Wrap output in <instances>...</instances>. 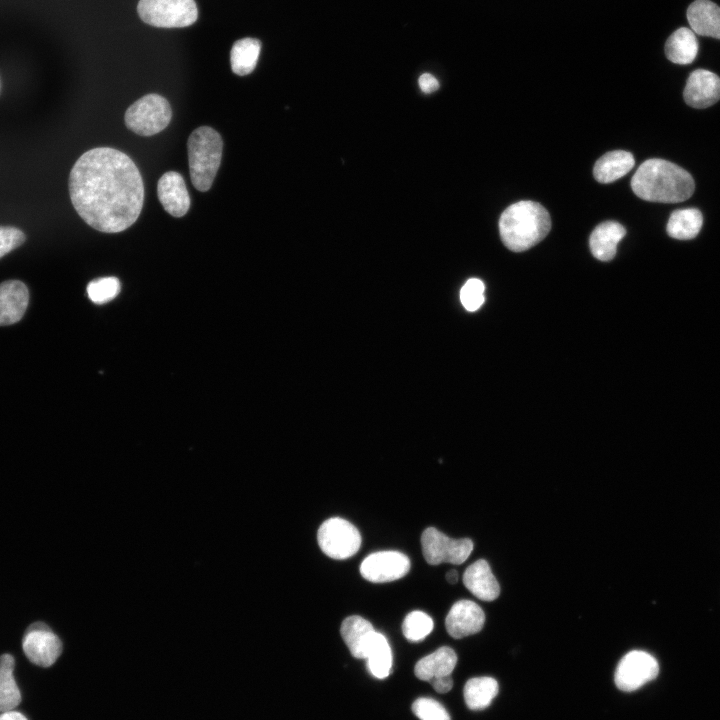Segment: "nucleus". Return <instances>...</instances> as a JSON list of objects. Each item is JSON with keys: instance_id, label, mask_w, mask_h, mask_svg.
<instances>
[{"instance_id": "bb28decb", "label": "nucleus", "mask_w": 720, "mask_h": 720, "mask_svg": "<svg viewBox=\"0 0 720 720\" xmlns=\"http://www.w3.org/2000/svg\"><path fill=\"white\" fill-rule=\"evenodd\" d=\"M367 665L373 676L384 679L390 674L392 653L386 637L377 632L376 637L368 651Z\"/></svg>"}, {"instance_id": "f3484780", "label": "nucleus", "mask_w": 720, "mask_h": 720, "mask_svg": "<svg viewBox=\"0 0 720 720\" xmlns=\"http://www.w3.org/2000/svg\"><path fill=\"white\" fill-rule=\"evenodd\" d=\"M464 586L478 599L493 601L500 594V586L488 562L479 559L467 567L463 574Z\"/></svg>"}, {"instance_id": "412c9836", "label": "nucleus", "mask_w": 720, "mask_h": 720, "mask_svg": "<svg viewBox=\"0 0 720 720\" xmlns=\"http://www.w3.org/2000/svg\"><path fill=\"white\" fill-rule=\"evenodd\" d=\"M635 164L633 155L624 150H614L600 157L593 169L594 178L600 183H611L626 175Z\"/></svg>"}, {"instance_id": "5701e85b", "label": "nucleus", "mask_w": 720, "mask_h": 720, "mask_svg": "<svg viewBox=\"0 0 720 720\" xmlns=\"http://www.w3.org/2000/svg\"><path fill=\"white\" fill-rule=\"evenodd\" d=\"M703 224V216L696 208L678 209L671 213L667 222L668 235L678 240L695 238Z\"/></svg>"}, {"instance_id": "4468645a", "label": "nucleus", "mask_w": 720, "mask_h": 720, "mask_svg": "<svg viewBox=\"0 0 720 720\" xmlns=\"http://www.w3.org/2000/svg\"><path fill=\"white\" fill-rule=\"evenodd\" d=\"M158 198L164 209L174 217L184 216L190 208V196L181 174L164 173L157 184Z\"/></svg>"}, {"instance_id": "2eb2a0df", "label": "nucleus", "mask_w": 720, "mask_h": 720, "mask_svg": "<svg viewBox=\"0 0 720 720\" xmlns=\"http://www.w3.org/2000/svg\"><path fill=\"white\" fill-rule=\"evenodd\" d=\"M29 302L26 285L19 280H7L0 284V326L18 322Z\"/></svg>"}, {"instance_id": "c9c22d12", "label": "nucleus", "mask_w": 720, "mask_h": 720, "mask_svg": "<svg viewBox=\"0 0 720 720\" xmlns=\"http://www.w3.org/2000/svg\"><path fill=\"white\" fill-rule=\"evenodd\" d=\"M446 580L450 584H455L458 581V572L456 570H450L446 573Z\"/></svg>"}, {"instance_id": "7ed1b4c3", "label": "nucleus", "mask_w": 720, "mask_h": 720, "mask_svg": "<svg viewBox=\"0 0 720 720\" xmlns=\"http://www.w3.org/2000/svg\"><path fill=\"white\" fill-rule=\"evenodd\" d=\"M551 229L548 211L539 203L523 200L507 207L499 219L503 244L513 252H523L543 240Z\"/></svg>"}, {"instance_id": "2f4dec72", "label": "nucleus", "mask_w": 720, "mask_h": 720, "mask_svg": "<svg viewBox=\"0 0 720 720\" xmlns=\"http://www.w3.org/2000/svg\"><path fill=\"white\" fill-rule=\"evenodd\" d=\"M22 230L11 226H0V258L25 242Z\"/></svg>"}, {"instance_id": "a211bd4d", "label": "nucleus", "mask_w": 720, "mask_h": 720, "mask_svg": "<svg viewBox=\"0 0 720 720\" xmlns=\"http://www.w3.org/2000/svg\"><path fill=\"white\" fill-rule=\"evenodd\" d=\"M625 235V228L616 221L600 223L590 235L591 253L598 260L610 261L616 255L617 245Z\"/></svg>"}, {"instance_id": "423d86ee", "label": "nucleus", "mask_w": 720, "mask_h": 720, "mask_svg": "<svg viewBox=\"0 0 720 720\" xmlns=\"http://www.w3.org/2000/svg\"><path fill=\"white\" fill-rule=\"evenodd\" d=\"M137 11L145 23L163 28L186 27L198 18L194 0H139Z\"/></svg>"}, {"instance_id": "f03ea898", "label": "nucleus", "mask_w": 720, "mask_h": 720, "mask_svg": "<svg viewBox=\"0 0 720 720\" xmlns=\"http://www.w3.org/2000/svg\"><path fill=\"white\" fill-rule=\"evenodd\" d=\"M631 188L645 201L678 203L692 196L695 183L690 173L680 166L653 158L639 166L631 179Z\"/></svg>"}, {"instance_id": "4be33fe9", "label": "nucleus", "mask_w": 720, "mask_h": 720, "mask_svg": "<svg viewBox=\"0 0 720 720\" xmlns=\"http://www.w3.org/2000/svg\"><path fill=\"white\" fill-rule=\"evenodd\" d=\"M697 53L698 41L695 33L689 28L677 29L666 41L665 54L675 64H690L696 58Z\"/></svg>"}, {"instance_id": "393cba45", "label": "nucleus", "mask_w": 720, "mask_h": 720, "mask_svg": "<svg viewBox=\"0 0 720 720\" xmlns=\"http://www.w3.org/2000/svg\"><path fill=\"white\" fill-rule=\"evenodd\" d=\"M261 50V42L255 38L237 40L230 52L232 71L240 76L250 74L256 67Z\"/></svg>"}, {"instance_id": "a878e982", "label": "nucleus", "mask_w": 720, "mask_h": 720, "mask_svg": "<svg viewBox=\"0 0 720 720\" xmlns=\"http://www.w3.org/2000/svg\"><path fill=\"white\" fill-rule=\"evenodd\" d=\"M498 694V683L491 677H476L467 681L464 699L469 709L478 711L487 708Z\"/></svg>"}, {"instance_id": "6ab92c4d", "label": "nucleus", "mask_w": 720, "mask_h": 720, "mask_svg": "<svg viewBox=\"0 0 720 720\" xmlns=\"http://www.w3.org/2000/svg\"><path fill=\"white\" fill-rule=\"evenodd\" d=\"M691 30L702 36L720 39V7L710 0H695L687 9Z\"/></svg>"}, {"instance_id": "c85d7f7f", "label": "nucleus", "mask_w": 720, "mask_h": 720, "mask_svg": "<svg viewBox=\"0 0 720 720\" xmlns=\"http://www.w3.org/2000/svg\"><path fill=\"white\" fill-rule=\"evenodd\" d=\"M120 282L115 277H104L91 281L87 286L90 300L96 304H103L114 299L120 292Z\"/></svg>"}, {"instance_id": "f704fd0d", "label": "nucleus", "mask_w": 720, "mask_h": 720, "mask_svg": "<svg viewBox=\"0 0 720 720\" xmlns=\"http://www.w3.org/2000/svg\"><path fill=\"white\" fill-rule=\"evenodd\" d=\"M0 720H27V718L15 710L0 713Z\"/></svg>"}, {"instance_id": "6e6552de", "label": "nucleus", "mask_w": 720, "mask_h": 720, "mask_svg": "<svg viewBox=\"0 0 720 720\" xmlns=\"http://www.w3.org/2000/svg\"><path fill=\"white\" fill-rule=\"evenodd\" d=\"M422 553L430 565L441 563L462 564L473 550V542L469 538L453 539L437 530L428 527L421 536Z\"/></svg>"}, {"instance_id": "9d476101", "label": "nucleus", "mask_w": 720, "mask_h": 720, "mask_svg": "<svg viewBox=\"0 0 720 720\" xmlns=\"http://www.w3.org/2000/svg\"><path fill=\"white\" fill-rule=\"evenodd\" d=\"M23 651L35 665L49 667L53 665L62 652L59 637L44 623H34L23 637Z\"/></svg>"}, {"instance_id": "dca6fc26", "label": "nucleus", "mask_w": 720, "mask_h": 720, "mask_svg": "<svg viewBox=\"0 0 720 720\" xmlns=\"http://www.w3.org/2000/svg\"><path fill=\"white\" fill-rule=\"evenodd\" d=\"M340 633L352 656L361 659H366L377 634L368 620L357 615L344 619Z\"/></svg>"}, {"instance_id": "1a4fd4ad", "label": "nucleus", "mask_w": 720, "mask_h": 720, "mask_svg": "<svg viewBox=\"0 0 720 720\" xmlns=\"http://www.w3.org/2000/svg\"><path fill=\"white\" fill-rule=\"evenodd\" d=\"M659 665L649 653L633 650L623 656L615 671V684L625 692L639 689L657 677Z\"/></svg>"}, {"instance_id": "20e7f679", "label": "nucleus", "mask_w": 720, "mask_h": 720, "mask_svg": "<svg viewBox=\"0 0 720 720\" xmlns=\"http://www.w3.org/2000/svg\"><path fill=\"white\" fill-rule=\"evenodd\" d=\"M187 148L192 184L199 191H207L221 163L222 138L213 128L202 126L190 134Z\"/></svg>"}, {"instance_id": "39448f33", "label": "nucleus", "mask_w": 720, "mask_h": 720, "mask_svg": "<svg viewBox=\"0 0 720 720\" xmlns=\"http://www.w3.org/2000/svg\"><path fill=\"white\" fill-rule=\"evenodd\" d=\"M171 117L169 102L158 94H148L127 109L125 124L138 135L151 136L165 129Z\"/></svg>"}, {"instance_id": "72a5a7b5", "label": "nucleus", "mask_w": 720, "mask_h": 720, "mask_svg": "<svg viewBox=\"0 0 720 720\" xmlns=\"http://www.w3.org/2000/svg\"><path fill=\"white\" fill-rule=\"evenodd\" d=\"M429 682L431 683L435 691L438 693H447L451 690L453 686V680L451 675L436 677Z\"/></svg>"}, {"instance_id": "9b49d317", "label": "nucleus", "mask_w": 720, "mask_h": 720, "mask_svg": "<svg viewBox=\"0 0 720 720\" xmlns=\"http://www.w3.org/2000/svg\"><path fill=\"white\" fill-rule=\"evenodd\" d=\"M409 569V558L398 551L372 553L360 565L362 577L374 583H385L400 579L409 572Z\"/></svg>"}, {"instance_id": "aec40b11", "label": "nucleus", "mask_w": 720, "mask_h": 720, "mask_svg": "<svg viewBox=\"0 0 720 720\" xmlns=\"http://www.w3.org/2000/svg\"><path fill=\"white\" fill-rule=\"evenodd\" d=\"M457 663L453 649L444 646L420 659L414 668L417 678L431 681L433 678L451 675Z\"/></svg>"}, {"instance_id": "7c9ffc66", "label": "nucleus", "mask_w": 720, "mask_h": 720, "mask_svg": "<svg viewBox=\"0 0 720 720\" xmlns=\"http://www.w3.org/2000/svg\"><path fill=\"white\" fill-rule=\"evenodd\" d=\"M412 711L420 720H450L446 709L430 698H419L414 701Z\"/></svg>"}, {"instance_id": "b1692460", "label": "nucleus", "mask_w": 720, "mask_h": 720, "mask_svg": "<svg viewBox=\"0 0 720 720\" xmlns=\"http://www.w3.org/2000/svg\"><path fill=\"white\" fill-rule=\"evenodd\" d=\"M14 667L12 655L0 656V713L14 710L21 701V693L13 676Z\"/></svg>"}, {"instance_id": "cd10ccee", "label": "nucleus", "mask_w": 720, "mask_h": 720, "mask_svg": "<svg viewBox=\"0 0 720 720\" xmlns=\"http://www.w3.org/2000/svg\"><path fill=\"white\" fill-rule=\"evenodd\" d=\"M433 620L422 611H412L405 617L402 632L405 638L412 642L423 640L433 629Z\"/></svg>"}, {"instance_id": "ddd939ff", "label": "nucleus", "mask_w": 720, "mask_h": 720, "mask_svg": "<svg viewBox=\"0 0 720 720\" xmlns=\"http://www.w3.org/2000/svg\"><path fill=\"white\" fill-rule=\"evenodd\" d=\"M484 623L483 610L470 600H459L454 603L445 619L448 634L456 639L478 633Z\"/></svg>"}, {"instance_id": "473e14b6", "label": "nucleus", "mask_w": 720, "mask_h": 720, "mask_svg": "<svg viewBox=\"0 0 720 720\" xmlns=\"http://www.w3.org/2000/svg\"><path fill=\"white\" fill-rule=\"evenodd\" d=\"M419 86L424 93H432L439 88L438 80L429 73H424L419 77Z\"/></svg>"}, {"instance_id": "c756f323", "label": "nucleus", "mask_w": 720, "mask_h": 720, "mask_svg": "<svg viewBox=\"0 0 720 720\" xmlns=\"http://www.w3.org/2000/svg\"><path fill=\"white\" fill-rule=\"evenodd\" d=\"M483 282L478 278H471L463 285L460 291V299L464 308L470 312L478 310L484 303Z\"/></svg>"}, {"instance_id": "f257e3e1", "label": "nucleus", "mask_w": 720, "mask_h": 720, "mask_svg": "<svg viewBox=\"0 0 720 720\" xmlns=\"http://www.w3.org/2000/svg\"><path fill=\"white\" fill-rule=\"evenodd\" d=\"M71 202L92 228L117 233L139 217L144 185L135 163L123 152L98 147L82 154L69 176Z\"/></svg>"}, {"instance_id": "f8f14e48", "label": "nucleus", "mask_w": 720, "mask_h": 720, "mask_svg": "<svg viewBox=\"0 0 720 720\" xmlns=\"http://www.w3.org/2000/svg\"><path fill=\"white\" fill-rule=\"evenodd\" d=\"M683 97L687 105L696 109L714 105L720 99V77L704 69L693 71L686 81Z\"/></svg>"}, {"instance_id": "0eeeda50", "label": "nucleus", "mask_w": 720, "mask_h": 720, "mask_svg": "<svg viewBox=\"0 0 720 720\" xmlns=\"http://www.w3.org/2000/svg\"><path fill=\"white\" fill-rule=\"evenodd\" d=\"M317 540L320 549L330 558L347 559L357 553L361 546V535L349 521L333 517L322 523Z\"/></svg>"}]
</instances>
